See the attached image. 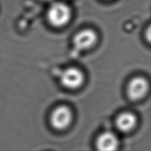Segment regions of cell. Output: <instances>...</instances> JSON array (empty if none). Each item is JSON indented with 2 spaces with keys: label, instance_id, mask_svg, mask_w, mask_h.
I'll return each instance as SVG.
<instances>
[{
  "label": "cell",
  "instance_id": "obj_1",
  "mask_svg": "<svg viewBox=\"0 0 151 151\" xmlns=\"http://www.w3.org/2000/svg\"><path fill=\"white\" fill-rule=\"evenodd\" d=\"M72 14V10L68 5L62 2H55L48 10L47 19L52 26L63 28L70 21Z\"/></svg>",
  "mask_w": 151,
  "mask_h": 151
},
{
  "label": "cell",
  "instance_id": "obj_2",
  "mask_svg": "<svg viewBox=\"0 0 151 151\" xmlns=\"http://www.w3.org/2000/svg\"><path fill=\"white\" fill-rule=\"evenodd\" d=\"M98 39V34L95 31L91 29H84L75 35L72 42L77 50L86 51L93 47Z\"/></svg>",
  "mask_w": 151,
  "mask_h": 151
},
{
  "label": "cell",
  "instance_id": "obj_3",
  "mask_svg": "<svg viewBox=\"0 0 151 151\" xmlns=\"http://www.w3.org/2000/svg\"><path fill=\"white\" fill-rule=\"evenodd\" d=\"M72 115L69 108L62 106L54 110L51 116V123L55 128L64 129L70 125L72 121Z\"/></svg>",
  "mask_w": 151,
  "mask_h": 151
},
{
  "label": "cell",
  "instance_id": "obj_4",
  "mask_svg": "<svg viewBox=\"0 0 151 151\" xmlns=\"http://www.w3.org/2000/svg\"><path fill=\"white\" fill-rule=\"evenodd\" d=\"M62 84L68 89H76L83 81V75L79 69L68 68L63 72L60 76Z\"/></svg>",
  "mask_w": 151,
  "mask_h": 151
},
{
  "label": "cell",
  "instance_id": "obj_5",
  "mask_svg": "<svg viewBox=\"0 0 151 151\" xmlns=\"http://www.w3.org/2000/svg\"><path fill=\"white\" fill-rule=\"evenodd\" d=\"M149 89V83L144 78H134L129 83L128 87V95L133 100L141 99L147 93Z\"/></svg>",
  "mask_w": 151,
  "mask_h": 151
},
{
  "label": "cell",
  "instance_id": "obj_6",
  "mask_svg": "<svg viewBox=\"0 0 151 151\" xmlns=\"http://www.w3.org/2000/svg\"><path fill=\"white\" fill-rule=\"evenodd\" d=\"M118 147L117 137L111 132L101 134L97 141V148L99 151H116Z\"/></svg>",
  "mask_w": 151,
  "mask_h": 151
},
{
  "label": "cell",
  "instance_id": "obj_7",
  "mask_svg": "<svg viewBox=\"0 0 151 151\" xmlns=\"http://www.w3.org/2000/svg\"><path fill=\"white\" fill-rule=\"evenodd\" d=\"M136 123V117L130 113H122L116 121V125L119 130L125 133L131 131L135 126Z\"/></svg>",
  "mask_w": 151,
  "mask_h": 151
},
{
  "label": "cell",
  "instance_id": "obj_8",
  "mask_svg": "<svg viewBox=\"0 0 151 151\" xmlns=\"http://www.w3.org/2000/svg\"><path fill=\"white\" fill-rule=\"evenodd\" d=\"M147 35H148V37H147V39L149 40V41H150V27L149 28H148V31H147Z\"/></svg>",
  "mask_w": 151,
  "mask_h": 151
}]
</instances>
